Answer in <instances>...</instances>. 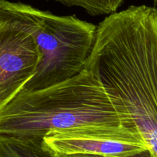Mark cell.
<instances>
[{"mask_svg": "<svg viewBox=\"0 0 157 157\" xmlns=\"http://www.w3.org/2000/svg\"><path fill=\"white\" fill-rule=\"evenodd\" d=\"M85 68L157 157V9L130 6L97 25Z\"/></svg>", "mask_w": 157, "mask_h": 157, "instance_id": "1", "label": "cell"}, {"mask_svg": "<svg viewBox=\"0 0 157 157\" xmlns=\"http://www.w3.org/2000/svg\"><path fill=\"white\" fill-rule=\"evenodd\" d=\"M121 129L136 130L86 68L55 85L23 89L0 111L1 136L43 138L52 130Z\"/></svg>", "mask_w": 157, "mask_h": 157, "instance_id": "2", "label": "cell"}, {"mask_svg": "<svg viewBox=\"0 0 157 157\" xmlns=\"http://www.w3.org/2000/svg\"><path fill=\"white\" fill-rule=\"evenodd\" d=\"M0 6L30 32L39 52L38 67L24 90L55 85L85 69L97 25L75 15L60 16L19 2L0 0Z\"/></svg>", "mask_w": 157, "mask_h": 157, "instance_id": "3", "label": "cell"}, {"mask_svg": "<svg viewBox=\"0 0 157 157\" xmlns=\"http://www.w3.org/2000/svg\"><path fill=\"white\" fill-rule=\"evenodd\" d=\"M39 60L30 32L0 6V111L34 76Z\"/></svg>", "mask_w": 157, "mask_h": 157, "instance_id": "4", "label": "cell"}, {"mask_svg": "<svg viewBox=\"0 0 157 157\" xmlns=\"http://www.w3.org/2000/svg\"><path fill=\"white\" fill-rule=\"evenodd\" d=\"M46 147L58 155L88 154L133 157L149 150L136 130H52L43 136Z\"/></svg>", "mask_w": 157, "mask_h": 157, "instance_id": "5", "label": "cell"}, {"mask_svg": "<svg viewBox=\"0 0 157 157\" xmlns=\"http://www.w3.org/2000/svg\"><path fill=\"white\" fill-rule=\"evenodd\" d=\"M0 157H58L45 147L41 137L0 136Z\"/></svg>", "mask_w": 157, "mask_h": 157, "instance_id": "6", "label": "cell"}, {"mask_svg": "<svg viewBox=\"0 0 157 157\" xmlns=\"http://www.w3.org/2000/svg\"><path fill=\"white\" fill-rule=\"evenodd\" d=\"M66 6L82 8L90 15H110L117 12L124 0H54Z\"/></svg>", "mask_w": 157, "mask_h": 157, "instance_id": "7", "label": "cell"}, {"mask_svg": "<svg viewBox=\"0 0 157 157\" xmlns=\"http://www.w3.org/2000/svg\"><path fill=\"white\" fill-rule=\"evenodd\" d=\"M58 157H110V156H98V155H88V154H75V155H58L56 154ZM133 157H151V154H150V151L144 152V153L138 154L136 156H134Z\"/></svg>", "mask_w": 157, "mask_h": 157, "instance_id": "8", "label": "cell"}, {"mask_svg": "<svg viewBox=\"0 0 157 157\" xmlns=\"http://www.w3.org/2000/svg\"><path fill=\"white\" fill-rule=\"evenodd\" d=\"M155 2V3H157V0H153Z\"/></svg>", "mask_w": 157, "mask_h": 157, "instance_id": "9", "label": "cell"}]
</instances>
